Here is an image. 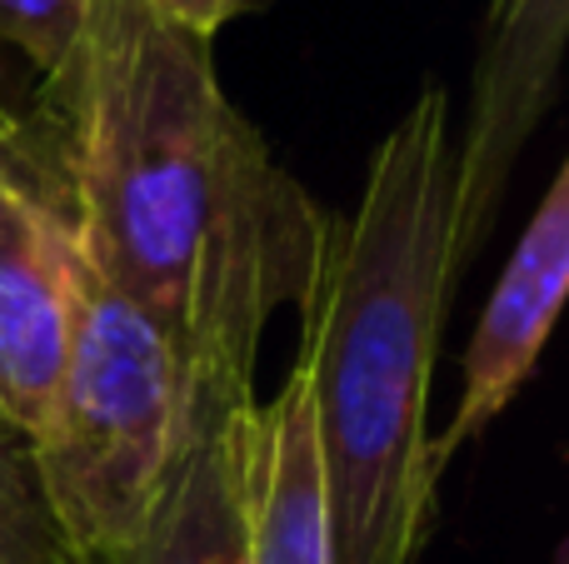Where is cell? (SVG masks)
I'll return each instance as SVG.
<instances>
[{
	"mask_svg": "<svg viewBox=\"0 0 569 564\" xmlns=\"http://www.w3.org/2000/svg\"><path fill=\"white\" fill-rule=\"evenodd\" d=\"M0 160H6L10 170H20L26 180H36V185H40L36 160H30V150H26V130H20V120H16V115H10L6 100H0Z\"/></svg>",
	"mask_w": 569,
	"mask_h": 564,
	"instance_id": "12",
	"label": "cell"
},
{
	"mask_svg": "<svg viewBox=\"0 0 569 564\" xmlns=\"http://www.w3.org/2000/svg\"><path fill=\"white\" fill-rule=\"evenodd\" d=\"M156 16H166L170 26L190 30V36L210 40L220 26H230V20L240 16V10L250 6V0H146Z\"/></svg>",
	"mask_w": 569,
	"mask_h": 564,
	"instance_id": "11",
	"label": "cell"
},
{
	"mask_svg": "<svg viewBox=\"0 0 569 564\" xmlns=\"http://www.w3.org/2000/svg\"><path fill=\"white\" fill-rule=\"evenodd\" d=\"M246 560L335 564L330 500L315 440V405L295 365L276 400L250 405L246 425Z\"/></svg>",
	"mask_w": 569,
	"mask_h": 564,
	"instance_id": "7",
	"label": "cell"
},
{
	"mask_svg": "<svg viewBox=\"0 0 569 564\" xmlns=\"http://www.w3.org/2000/svg\"><path fill=\"white\" fill-rule=\"evenodd\" d=\"M56 95L80 255L170 340L190 440L256 400L260 340L280 310H310L335 220L230 105L210 40L146 0H90Z\"/></svg>",
	"mask_w": 569,
	"mask_h": 564,
	"instance_id": "1",
	"label": "cell"
},
{
	"mask_svg": "<svg viewBox=\"0 0 569 564\" xmlns=\"http://www.w3.org/2000/svg\"><path fill=\"white\" fill-rule=\"evenodd\" d=\"M569 50V0H490L470 70L465 125L455 135L460 200H455V255L460 270L490 240L510 175L550 110Z\"/></svg>",
	"mask_w": 569,
	"mask_h": 564,
	"instance_id": "4",
	"label": "cell"
},
{
	"mask_svg": "<svg viewBox=\"0 0 569 564\" xmlns=\"http://www.w3.org/2000/svg\"><path fill=\"white\" fill-rule=\"evenodd\" d=\"M86 255L76 220L0 160V430L30 440L76 335Z\"/></svg>",
	"mask_w": 569,
	"mask_h": 564,
	"instance_id": "5",
	"label": "cell"
},
{
	"mask_svg": "<svg viewBox=\"0 0 569 564\" xmlns=\"http://www.w3.org/2000/svg\"><path fill=\"white\" fill-rule=\"evenodd\" d=\"M250 405L190 430L146 535L120 564H250L246 560V425Z\"/></svg>",
	"mask_w": 569,
	"mask_h": 564,
	"instance_id": "8",
	"label": "cell"
},
{
	"mask_svg": "<svg viewBox=\"0 0 569 564\" xmlns=\"http://www.w3.org/2000/svg\"><path fill=\"white\" fill-rule=\"evenodd\" d=\"M90 0H0V40L20 50L56 90L76 66Z\"/></svg>",
	"mask_w": 569,
	"mask_h": 564,
	"instance_id": "10",
	"label": "cell"
},
{
	"mask_svg": "<svg viewBox=\"0 0 569 564\" xmlns=\"http://www.w3.org/2000/svg\"><path fill=\"white\" fill-rule=\"evenodd\" d=\"M0 564H80L46 505L30 445L0 430Z\"/></svg>",
	"mask_w": 569,
	"mask_h": 564,
	"instance_id": "9",
	"label": "cell"
},
{
	"mask_svg": "<svg viewBox=\"0 0 569 564\" xmlns=\"http://www.w3.org/2000/svg\"><path fill=\"white\" fill-rule=\"evenodd\" d=\"M450 90L425 85L390 125L360 205L330 235L325 275L305 310V370L330 500L335 564H415L435 510L430 375L455 255Z\"/></svg>",
	"mask_w": 569,
	"mask_h": 564,
	"instance_id": "2",
	"label": "cell"
},
{
	"mask_svg": "<svg viewBox=\"0 0 569 564\" xmlns=\"http://www.w3.org/2000/svg\"><path fill=\"white\" fill-rule=\"evenodd\" d=\"M565 300H569V160L555 175L545 205L525 225L510 265L500 270V285L485 300V315L470 335V350H465L460 410H455L450 430L430 445L435 470L450 465V455L460 445L480 440L485 425H495L505 415V405L520 395L555 320H560Z\"/></svg>",
	"mask_w": 569,
	"mask_h": 564,
	"instance_id": "6",
	"label": "cell"
},
{
	"mask_svg": "<svg viewBox=\"0 0 569 564\" xmlns=\"http://www.w3.org/2000/svg\"><path fill=\"white\" fill-rule=\"evenodd\" d=\"M46 505L80 564H120L186 450V375L160 325L86 265L76 335L26 440Z\"/></svg>",
	"mask_w": 569,
	"mask_h": 564,
	"instance_id": "3",
	"label": "cell"
}]
</instances>
